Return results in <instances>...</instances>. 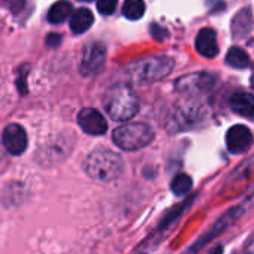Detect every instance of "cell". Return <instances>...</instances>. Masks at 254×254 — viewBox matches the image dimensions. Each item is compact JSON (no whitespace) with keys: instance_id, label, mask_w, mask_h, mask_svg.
I'll return each instance as SVG.
<instances>
[{"instance_id":"1","label":"cell","mask_w":254,"mask_h":254,"mask_svg":"<svg viewBox=\"0 0 254 254\" xmlns=\"http://www.w3.org/2000/svg\"><path fill=\"white\" fill-rule=\"evenodd\" d=\"M103 106L112 120L127 121L138 114L139 99L129 85L117 84L106 91L103 97Z\"/></svg>"},{"instance_id":"2","label":"cell","mask_w":254,"mask_h":254,"mask_svg":"<svg viewBox=\"0 0 254 254\" xmlns=\"http://www.w3.org/2000/svg\"><path fill=\"white\" fill-rule=\"evenodd\" d=\"M87 175L102 183L117 180L123 172V159L111 150H96L84 162Z\"/></svg>"},{"instance_id":"3","label":"cell","mask_w":254,"mask_h":254,"mask_svg":"<svg viewBox=\"0 0 254 254\" xmlns=\"http://www.w3.org/2000/svg\"><path fill=\"white\" fill-rule=\"evenodd\" d=\"M174 69V60L166 56H156L132 63L127 67V78L136 84H151L168 76Z\"/></svg>"},{"instance_id":"4","label":"cell","mask_w":254,"mask_h":254,"mask_svg":"<svg viewBox=\"0 0 254 254\" xmlns=\"http://www.w3.org/2000/svg\"><path fill=\"white\" fill-rule=\"evenodd\" d=\"M114 142L126 151L141 150L154 139L153 129L145 123H127L114 130Z\"/></svg>"},{"instance_id":"5","label":"cell","mask_w":254,"mask_h":254,"mask_svg":"<svg viewBox=\"0 0 254 254\" xmlns=\"http://www.w3.org/2000/svg\"><path fill=\"white\" fill-rule=\"evenodd\" d=\"M215 84V76L211 73L205 72H197V73H190L186 76H181L175 82V88L180 93H187V94H200L209 91Z\"/></svg>"},{"instance_id":"6","label":"cell","mask_w":254,"mask_h":254,"mask_svg":"<svg viewBox=\"0 0 254 254\" xmlns=\"http://www.w3.org/2000/svg\"><path fill=\"white\" fill-rule=\"evenodd\" d=\"M106 57V48L102 44H90L85 47L79 64V70L84 76H91L100 72Z\"/></svg>"},{"instance_id":"7","label":"cell","mask_w":254,"mask_h":254,"mask_svg":"<svg viewBox=\"0 0 254 254\" xmlns=\"http://www.w3.org/2000/svg\"><path fill=\"white\" fill-rule=\"evenodd\" d=\"M205 118V109L200 105L196 103H189L181 106L177 114L174 115L172 124L174 130H183V129H190V127L196 126Z\"/></svg>"},{"instance_id":"8","label":"cell","mask_w":254,"mask_h":254,"mask_svg":"<svg viewBox=\"0 0 254 254\" xmlns=\"http://www.w3.org/2000/svg\"><path fill=\"white\" fill-rule=\"evenodd\" d=\"M226 144H227V148L230 153L242 154L253 145V135L248 127H245L242 124H236L227 130Z\"/></svg>"},{"instance_id":"9","label":"cell","mask_w":254,"mask_h":254,"mask_svg":"<svg viewBox=\"0 0 254 254\" xmlns=\"http://www.w3.org/2000/svg\"><path fill=\"white\" fill-rule=\"evenodd\" d=\"M78 123L81 129L88 135H103L108 130V124L103 115L93 108H85L78 115Z\"/></svg>"},{"instance_id":"10","label":"cell","mask_w":254,"mask_h":254,"mask_svg":"<svg viewBox=\"0 0 254 254\" xmlns=\"http://www.w3.org/2000/svg\"><path fill=\"white\" fill-rule=\"evenodd\" d=\"M3 145L14 156H20L26 151L27 135L20 124H9L3 130Z\"/></svg>"},{"instance_id":"11","label":"cell","mask_w":254,"mask_h":254,"mask_svg":"<svg viewBox=\"0 0 254 254\" xmlns=\"http://www.w3.org/2000/svg\"><path fill=\"white\" fill-rule=\"evenodd\" d=\"M196 50L200 56L206 59H212L218 54L217 35L212 29H202L196 36Z\"/></svg>"},{"instance_id":"12","label":"cell","mask_w":254,"mask_h":254,"mask_svg":"<svg viewBox=\"0 0 254 254\" xmlns=\"http://www.w3.org/2000/svg\"><path fill=\"white\" fill-rule=\"evenodd\" d=\"M241 211H242V208H233V209H230L227 214H224L215 224H214V227L211 229V232L206 235V236H203L202 239H199L197 242H196V245L194 247H191V250H190V254H193V251H196V250H199V248H202L208 241H211L214 236H217V235H220L221 232H224L226 230V227H229L236 218H238V214H241Z\"/></svg>"},{"instance_id":"13","label":"cell","mask_w":254,"mask_h":254,"mask_svg":"<svg viewBox=\"0 0 254 254\" xmlns=\"http://www.w3.org/2000/svg\"><path fill=\"white\" fill-rule=\"evenodd\" d=\"M230 108L238 115L250 117L254 114V96L248 93H236L230 97Z\"/></svg>"},{"instance_id":"14","label":"cell","mask_w":254,"mask_h":254,"mask_svg":"<svg viewBox=\"0 0 254 254\" xmlns=\"http://www.w3.org/2000/svg\"><path fill=\"white\" fill-rule=\"evenodd\" d=\"M93 21H94V17L91 11L87 8H79L70 17V29L73 33L81 35L93 26Z\"/></svg>"},{"instance_id":"15","label":"cell","mask_w":254,"mask_h":254,"mask_svg":"<svg viewBox=\"0 0 254 254\" xmlns=\"http://www.w3.org/2000/svg\"><path fill=\"white\" fill-rule=\"evenodd\" d=\"M251 27H253V17L250 9H242L233 17L232 30L236 38H244L245 35H248L251 32Z\"/></svg>"},{"instance_id":"16","label":"cell","mask_w":254,"mask_h":254,"mask_svg":"<svg viewBox=\"0 0 254 254\" xmlns=\"http://www.w3.org/2000/svg\"><path fill=\"white\" fill-rule=\"evenodd\" d=\"M72 15V5L66 0H60V2L54 3L48 12V21L51 24H62Z\"/></svg>"},{"instance_id":"17","label":"cell","mask_w":254,"mask_h":254,"mask_svg":"<svg viewBox=\"0 0 254 254\" xmlns=\"http://www.w3.org/2000/svg\"><path fill=\"white\" fill-rule=\"evenodd\" d=\"M226 63L232 67H236V69H245L248 64H250V57L248 54L239 48V47H232L229 51H227V56H226Z\"/></svg>"},{"instance_id":"18","label":"cell","mask_w":254,"mask_h":254,"mask_svg":"<svg viewBox=\"0 0 254 254\" xmlns=\"http://www.w3.org/2000/svg\"><path fill=\"white\" fill-rule=\"evenodd\" d=\"M145 14L144 0H126L123 5V15L129 20H139Z\"/></svg>"},{"instance_id":"19","label":"cell","mask_w":254,"mask_h":254,"mask_svg":"<svg viewBox=\"0 0 254 254\" xmlns=\"http://www.w3.org/2000/svg\"><path fill=\"white\" fill-rule=\"evenodd\" d=\"M191 186H193V181L189 175L186 174H180L174 178L172 184H171V189L172 191L177 194V196H183L186 193H189L191 190Z\"/></svg>"},{"instance_id":"20","label":"cell","mask_w":254,"mask_h":254,"mask_svg":"<svg viewBox=\"0 0 254 254\" xmlns=\"http://www.w3.org/2000/svg\"><path fill=\"white\" fill-rule=\"evenodd\" d=\"M5 3L15 17H27L26 11H32V0H5Z\"/></svg>"},{"instance_id":"21","label":"cell","mask_w":254,"mask_h":254,"mask_svg":"<svg viewBox=\"0 0 254 254\" xmlns=\"http://www.w3.org/2000/svg\"><path fill=\"white\" fill-rule=\"evenodd\" d=\"M118 0H97V11L103 15L114 14Z\"/></svg>"},{"instance_id":"22","label":"cell","mask_w":254,"mask_h":254,"mask_svg":"<svg viewBox=\"0 0 254 254\" xmlns=\"http://www.w3.org/2000/svg\"><path fill=\"white\" fill-rule=\"evenodd\" d=\"M151 33H153V36L156 38V39H159V41H162L168 33H166V30L165 29H162V27H159V26H156V24H153L151 26Z\"/></svg>"},{"instance_id":"23","label":"cell","mask_w":254,"mask_h":254,"mask_svg":"<svg viewBox=\"0 0 254 254\" xmlns=\"http://www.w3.org/2000/svg\"><path fill=\"white\" fill-rule=\"evenodd\" d=\"M242 254H254V235L248 239V242H247Z\"/></svg>"},{"instance_id":"24","label":"cell","mask_w":254,"mask_h":254,"mask_svg":"<svg viewBox=\"0 0 254 254\" xmlns=\"http://www.w3.org/2000/svg\"><path fill=\"white\" fill-rule=\"evenodd\" d=\"M47 42H48V45H51V47H57V45L62 42V38H60L59 35H50V36L47 38Z\"/></svg>"},{"instance_id":"25","label":"cell","mask_w":254,"mask_h":254,"mask_svg":"<svg viewBox=\"0 0 254 254\" xmlns=\"http://www.w3.org/2000/svg\"><path fill=\"white\" fill-rule=\"evenodd\" d=\"M250 84H251V88L254 90V73L251 75V79H250Z\"/></svg>"},{"instance_id":"26","label":"cell","mask_w":254,"mask_h":254,"mask_svg":"<svg viewBox=\"0 0 254 254\" xmlns=\"http://www.w3.org/2000/svg\"><path fill=\"white\" fill-rule=\"evenodd\" d=\"M139 254H144V253H139Z\"/></svg>"},{"instance_id":"27","label":"cell","mask_w":254,"mask_h":254,"mask_svg":"<svg viewBox=\"0 0 254 254\" xmlns=\"http://www.w3.org/2000/svg\"><path fill=\"white\" fill-rule=\"evenodd\" d=\"M88 2H90V0H88Z\"/></svg>"}]
</instances>
